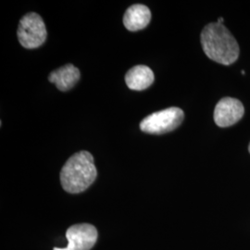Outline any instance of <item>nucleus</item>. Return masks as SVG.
<instances>
[{
    "label": "nucleus",
    "mask_w": 250,
    "mask_h": 250,
    "mask_svg": "<svg viewBox=\"0 0 250 250\" xmlns=\"http://www.w3.org/2000/svg\"><path fill=\"white\" fill-rule=\"evenodd\" d=\"M98 230L88 224H75L66 232L68 245L66 248H54L53 250H90L98 240Z\"/></svg>",
    "instance_id": "39448f33"
},
{
    "label": "nucleus",
    "mask_w": 250,
    "mask_h": 250,
    "mask_svg": "<svg viewBox=\"0 0 250 250\" xmlns=\"http://www.w3.org/2000/svg\"><path fill=\"white\" fill-rule=\"evenodd\" d=\"M97 174L92 154L88 151L77 152L64 164L61 171V183L66 192L78 194L89 188Z\"/></svg>",
    "instance_id": "f03ea898"
},
{
    "label": "nucleus",
    "mask_w": 250,
    "mask_h": 250,
    "mask_svg": "<svg viewBox=\"0 0 250 250\" xmlns=\"http://www.w3.org/2000/svg\"><path fill=\"white\" fill-rule=\"evenodd\" d=\"M184 118L185 113L180 107H169L146 117L140 123V129L147 134H166L179 127Z\"/></svg>",
    "instance_id": "7ed1b4c3"
},
{
    "label": "nucleus",
    "mask_w": 250,
    "mask_h": 250,
    "mask_svg": "<svg viewBox=\"0 0 250 250\" xmlns=\"http://www.w3.org/2000/svg\"><path fill=\"white\" fill-rule=\"evenodd\" d=\"M154 73L146 65H137L130 69L125 75V83L130 89L142 91L154 83Z\"/></svg>",
    "instance_id": "1a4fd4ad"
},
{
    "label": "nucleus",
    "mask_w": 250,
    "mask_h": 250,
    "mask_svg": "<svg viewBox=\"0 0 250 250\" xmlns=\"http://www.w3.org/2000/svg\"><path fill=\"white\" fill-rule=\"evenodd\" d=\"M249 150H250V146H249Z\"/></svg>",
    "instance_id": "9b49d317"
},
{
    "label": "nucleus",
    "mask_w": 250,
    "mask_h": 250,
    "mask_svg": "<svg viewBox=\"0 0 250 250\" xmlns=\"http://www.w3.org/2000/svg\"><path fill=\"white\" fill-rule=\"evenodd\" d=\"M151 20L149 9L142 4H134L128 8L124 16L125 28L131 32H136L147 26Z\"/></svg>",
    "instance_id": "0eeeda50"
},
{
    "label": "nucleus",
    "mask_w": 250,
    "mask_h": 250,
    "mask_svg": "<svg viewBox=\"0 0 250 250\" xmlns=\"http://www.w3.org/2000/svg\"><path fill=\"white\" fill-rule=\"evenodd\" d=\"M201 45L208 58L223 65H231L239 57V45L224 24L212 22L202 30Z\"/></svg>",
    "instance_id": "f257e3e1"
},
{
    "label": "nucleus",
    "mask_w": 250,
    "mask_h": 250,
    "mask_svg": "<svg viewBox=\"0 0 250 250\" xmlns=\"http://www.w3.org/2000/svg\"><path fill=\"white\" fill-rule=\"evenodd\" d=\"M80 71L72 64H67L55 70L48 75V80L62 92L72 89L80 80Z\"/></svg>",
    "instance_id": "6e6552de"
},
{
    "label": "nucleus",
    "mask_w": 250,
    "mask_h": 250,
    "mask_svg": "<svg viewBox=\"0 0 250 250\" xmlns=\"http://www.w3.org/2000/svg\"><path fill=\"white\" fill-rule=\"evenodd\" d=\"M224 18H219L218 19V21H217V22H218V23H221V24H224Z\"/></svg>",
    "instance_id": "9d476101"
},
{
    "label": "nucleus",
    "mask_w": 250,
    "mask_h": 250,
    "mask_svg": "<svg viewBox=\"0 0 250 250\" xmlns=\"http://www.w3.org/2000/svg\"><path fill=\"white\" fill-rule=\"evenodd\" d=\"M17 36L19 42L25 48L33 49L41 46L47 36L43 19L35 12L27 13L20 21Z\"/></svg>",
    "instance_id": "20e7f679"
},
{
    "label": "nucleus",
    "mask_w": 250,
    "mask_h": 250,
    "mask_svg": "<svg viewBox=\"0 0 250 250\" xmlns=\"http://www.w3.org/2000/svg\"><path fill=\"white\" fill-rule=\"evenodd\" d=\"M245 108L240 100L232 98L222 99L214 109V122L220 127H229L241 120Z\"/></svg>",
    "instance_id": "423d86ee"
}]
</instances>
